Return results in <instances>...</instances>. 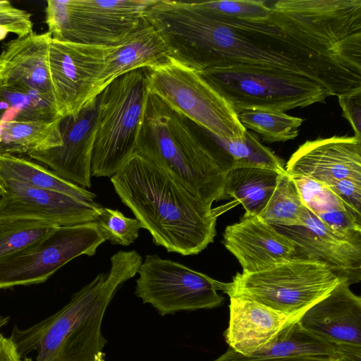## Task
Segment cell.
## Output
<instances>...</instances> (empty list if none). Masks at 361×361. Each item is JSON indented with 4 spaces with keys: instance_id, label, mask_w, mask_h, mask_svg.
<instances>
[{
    "instance_id": "obj_1",
    "label": "cell",
    "mask_w": 361,
    "mask_h": 361,
    "mask_svg": "<svg viewBox=\"0 0 361 361\" xmlns=\"http://www.w3.org/2000/svg\"><path fill=\"white\" fill-rule=\"evenodd\" d=\"M154 25L170 57L197 72L293 73L317 80L337 97L361 88V0H273L269 16L255 20L168 1Z\"/></svg>"
},
{
    "instance_id": "obj_2",
    "label": "cell",
    "mask_w": 361,
    "mask_h": 361,
    "mask_svg": "<svg viewBox=\"0 0 361 361\" xmlns=\"http://www.w3.org/2000/svg\"><path fill=\"white\" fill-rule=\"evenodd\" d=\"M110 179L121 202L157 245L187 256L213 243L216 212L139 153Z\"/></svg>"
},
{
    "instance_id": "obj_3",
    "label": "cell",
    "mask_w": 361,
    "mask_h": 361,
    "mask_svg": "<svg viewBox=\"0 0 361 361\" xmlns=\"http://www.w3.org/2000/svg\"><path fill=\"white\" fill-rule=\"evenodd\" d=\"M142 262L135 250L113 255L106 273H100L75 293L54 314L10 337L23 359L37 352L36 361H106L107 341L102 333L106 310L118 288L137 274Z\"/></svg>"
},
{
    "instance_id": "obj_4",
    "label": "cell",
    "mask_w": 361,
    "mask_h": 361,
    "mask_svg": "<svg viewBox=\"0 0 361 361\" xmlns=\"http://www.w3.org/2000/svg\"><path fill=\"white\" fill-rule=\"evenodd\" d=\"M136 152L162 169L206 205L228 199L226 173L207 150L200 126L149 93Z\"/></svg>"
},
{
    "instance_id": "obj_5",
    "label": "cell",
    "mask_w": 361,
    "mask_h": 361,
    "mask_svg": "<svg viewBox=\"0 0 361 361\" xmlns=\"http://www.w3.org/2000/svg\"><path fill=\"white\" fill-rule=\"evenodd\" d=\"M149 93L147 69L140 68L116 78L98 95L92 176L111 178L136 152Z\"/></svg>"
},
{
    "instance_id": "obj_6",
    "label": "cell",
    "mask_w": 361,
    "mask_h": 361,
    "mask_svg": "<svg viewBox=\"0 0 361 361\" xmlns=\"http://www.w3.org/2000/svg\"><path fill=\"white\" fill-rule=\"evenodd\" d=\"M341 281L323 263L293 257L263 271L237 273L231 282H221L219 290L300 319Z\"/></svg>"
},
{
    "instance_id": "obj_7",
    "label": "cell",
    "mask_w": 361,
    "mask_h": 361,
    "mask_svg": "<svg viewBox=\"0 0 361 361\" xmlns=\"http://www.w3.org/2000/svg\"><path fill=\"white\" fill-rule=\"evenodd\" d=\"M197 73L237 114L246 110L283 112L334 96L317 80L293 73L220 68Z\"/></svg>"
},
{
    "instance_id": "obj_8",
    "label": "cell",
    "mask_w": 361,
    "mask_h": 361,
    "mask_svg": "<svg viewBox=\"0 0 361 361\" xmlns=\"http://www.w3.org/2000/svg\"><path fill=\"white\" fill-rule=\"evenodd\" d=\"M155 0H48L45 23L53 39L110 47L147 22Z\"/></svg>"
},
{
    "instance_id": "obj_9",
    "label": "cell",
    "mask_w": 361,
    "mask_h": 361,
    "mask_svg": "<svg viewBox=\"0 0 361 361\" xmlns=\"http://www.w3.org/2000/svg\"><path fill=\"white\" fill-rule=\"evenodd\" d=\"M147 69L150 92L173 109L217 137H245L238 114L197 71L171 58Z\"/></svg>"
},
{
    "instance_id": "obj_10",
    "label": "cell",
    "mask_w": 361,
    "mask_h": 361,
    "mask_svg": "<svg viewBox=\"0 0 361 361\" xmlns=\"http://www.w3.org/2000/svg\"><path fill=\"white\" fill-rule=\"evenodd\" d=\"M105 241L94 221L57 226L25 249L0 258V289L44 282L74 258L93 256Z\"/></svg>"
},
{
    "instance_id": "obj_11",
    "label": "cell",
    "mask_w": 361,
    "mask_h": 361,
    "mask_svg": "<svg viewBox=\"0 0 361 361\" xmlns=\"http://www.w3.org/2000/svg\"><path fill=\"white\" fill-rule=\"evenodd\" d=\"M137 274L135 295L161 316L212 309L224 299L217 292L221 281L157 255H147Z\"/></svg>"
},
{
    "instance_id": "obj_12",
    "label": "cell",
    "mask_w": 361,
    "mask_h": 361,
    "mask_svg": "<svg viewBox=\"0 0 361 361\" xmlns=\"http://www.w3.org/2000/svg\"><path fill=\"white\" fill-rule=\"evenodd\" d=\"M106 48L51 39L50 75L56 107L62 118L76 115L97 97Z\"/></svg>"
},
{
    "instance_id": "obj_13",
    "label": "cell",
    "mask_w": 361,
    "mask_h": 361,
    "mask_svg": "<svg viewBox=\"0 0 361 361\" xmlns=\"http://www.w3.org/2000/svg\"><path fill=\"white\" fill-rule=\"evenodd\" d=\"M102 206L0 177V221L30 219L56 226L94 221Z\"/></svg>"
},
{
    "instance_id": "obj_14",
    "label": "cell",
    "mask_w": 361,
    "mask_h": 361,
    "mask_svg": "<svg viewBox=\"0 0 361 361\" xmlns=\"http://www.w3.org/2000/svg\"><path fill=\"white\" fill-rule=\"evenodd\" d=\"M274 227L294 243L293 257L323 263L350 286L361 281V234L336 235L307 209L302 226Z\"/></svg>"
},
{
    "instance_id": "obj_15",
    "label": "cell",
    "mask_w": 361,
    "mask_h": 361,
    "mask_svg": "<svg viewBox=\"0 0 361 361\" xmlns=\"http://www.w3.org/2000/svg\"><path fill=\"white\" fill-rule=\"evenodd\" d=\"M98 108L97 96L76 115L62 118L60 123L61 146L27 155L51 168L63 179L90 188L92 154Z\"/></svg>"
},
{
    "instance_id": "obj_16",
    "label": "cell",
    "mask_w": 361,
    "mask_h": 361,
    "mask_svg": "<svg viewBox=\"0 0 361 361\" xmlns=\"http://www.w3.org/2000/svg\"><path fill=\"white\" fill-rule=\"evenodd\" d=\"M285 170L326 186L343 178L361 180V139L333 136L307 140L291 155Z\"/></svg>"
},
{
    "instance_id": "obj_17",
    "label": "cell",
    "mask_w": 361,
    "mask_h": 361,
    "mask_svg": "<svg viewBox=\"0 0 361 361\" xmlns=\"http://www.w3.org/2000/svg\"><path fill=\"white\" fill-rule=\"evenodd\" d=\"M51 39L49 32H33L5 44L0 54V85L33 92L56 106L49 62Z\"/></svg>"
},
{
    "instance_id": "obj_18",
    "label": "cell",
    "mask_w": 361,
    "mask_h": 361,
    "mask_svg": "<svg viewBox=\"0 0 361 361\" xmlns=\"http://www.w3.org/2000/svg\"><path fill=\"white\" fill-rule=\"evenodd\" d=\"M222 243L243 268L254 273L283 262L295 255L293 241L259 216L245 214L226 226Z\"/></svg>"
},
{
    "instance_id": "obj_19",
    "label": "cell",
    "mask_w": 361,
    "mask_h": 361,
    "mask_svg": "<svg viewBox=\"0 0 361 361\" xmlns=\"http://www.w3.org/2000/svg\"><path fill=\"white\" fill-rule=\"evenodd\" d=\"M301 326L331 342L361 346V298L344 280L299 319Z\"/></svg>"
},
{
    "instance_id": "obj_20",
    "label": "cell",
    "mask_w": 361,
    "mask_h": 361,
    "mask_svg": "<svg viewBox=\"0 0 361 361\" xmlns=\"http://www.w3.org/2000/svg\"><path fill=\"white\" fill-rule=\"evenodd\" d=\"M229 298V322L224 338L229 348L244 356L259 351L285 326L299 320L246 298Z\"/></svg>"
},
{
    "instance_id": "obj_21",
    "label": "cell",
    "mask_w": 361,
    "mask_h": 361,
    "mask_svg": "<svg viewBox=\"0 0 361 361\" xmlns=\"http://www.w3.org/2000/svg\"><path fill=\"white\" fill-rule=\"evenodd\" d=\"M320 355L341 361H361V346L325 340L303 328L298 320L285 326L269 344L250 355H242L228 348L213 361H276Z\"/></svg>"
},
{
    "instance_id": "obj_22",
    "label": "cell",
    "mask_w": 361,
    "mask_h": 361,
    "mask_svg": "<svg viewBox=\"0 0 361 361\" xmlns=\"http://www.w3.org/2000/svg\"><path fill=\"white\" fill-rule=\"evenodd\" d=\"M169 59L168 48L161 34L147 21L121 42L107 47L96 96L119 76L140 68L161 64Z\"/></svg>"
},
{
    "instance_id": "obj_23",
    "label": "cell",
    "mask_w": 361,
    "mask_h": 361,
    "mask_svg": "<svg viewBox=\"0 0 361 361\" xmlns=\"http://www.w3.org/2000/svg\"><path fill=\"white\" fill-rule=\"evenodd\" d=\"M278 171L255 166L231 169L226 173L224 192L245 209V214L259 216L272 195L279 174Z\"/></svg>"
},
{
    "instance_id": "obj_24",
    "label": "cell",
    "mask_w": 361,
    "mask_h": 361,
    "mask_svg": "<svg viewBox=\"0 0 361 361\" xmlns=\"http://www.w3.org/2000/svg\"><path fill=\"white\" fill-rule=\"evenodd\" d=\"M0 177L64 194L82 202H94L97 197L94 192L63 179L52 171L14 154H0Z\"/></svg>"
},
{
    "instance_id": "obj_25",
    "label": "cell",
    "mask_w": 361,
    "mask_h": 361,
    "mask_svg": "<svg viewBox=\"0 0 361 361\" xmlns=\"http://www.w3.org/2000/svg\"><path fill=\"white\" fill-rule=\"evenodd\" d=\"M61 119L52 123L0 121V154H29L61 146Z\"/></svg>"
},
{
    "instance_id": "obj_26",
    "label": "cell",
    "mask_w": 361,
    "mask_h": 361,
    "mask_svg": "<svg viewBox=\"0 0 361 361\" xmlns=\"http://www.w3.org/2000/svg\"><path fill=\"white\" fill-rule=\"evenodd\" d=\"M61 118L56 106L41 96L0 85V121L52 123Z\"/></svg>"
},
{
    "instance_id": "obj_27",
    "label": "cell",
    "mask_w": 361,
    "mask_h": 361,
    "mask_svg": "<svg viewBox=\"0 0 361 361\" xmlns=\"http://www.w3.org/2000/svg\"><path fill=\"white\" fill-rule=\"evenodd\" d=\"M306 209L292 177L285 171L279 174L274 190L259 216L274 226H299L304 224Z\"/></svg>"
},
{
    "instance_id": "obj_28",
    "label": "cell",
    "mask_w": 361,
    "mask_h": 361,
    "mask_svg": "<svg viewBox=\"0 0 361 361\" xmlns=\"http://www.w3.org/2000/svg\"><path fill=\"white\" fill-rule=\"evenodd\" d=\"M208 132L223 152L230 165V169L255 166L271 169L279 172L286 171L283 161L263 145L254 133L247 130L244 138L227 139Z\"/></svg>"
},
{
    "instance_id": "obj_29",
    "label": "cell",
    "mask_w": 361,
    "mask_h": 361,
    "mask_svg": "<svg viewBox=\"0 0 361 361\" xmlns=\"http://www.w3.org/2000/svg\"><path fill=\"white\" fill-rule=\"evenodd\" d=\"M240 123L261 135L268 142H284L298 135L303 120L283 112L267 110H246L238 114Z\"/></svg>"
},
{
    "instance_id": "obj_30",
    "label": "cell",
    "mask_w": 361,
    "mask_h": 361,
    "mask_svg": "<svg viewBox=\"0 0 361 361\" xmlns=\"http://www.w3.org/2000/svg\"><path fill=\"white\" fill-rule=\"evenodd\" d=\"M56 227L37 220L0 221V258L25 249L49 235Z\"/></svg>"
},
{
    "instance_id": "obj_31",
    "label": "cell",
    "mask_w": 361,
    "mask_h": 361,
    "mask_svg": "<svg viewBox=\"0 0 361 361\" xmlns=\"http://www.w3.org/2000/svg\"><path fill=\"white\" fill-rule=\"evenodd\" d=\"M273 0H231L188 2L192 8L209 14L233 19L255 20L268 17Z\"/></svg>"
},
{
    "instance_id": "obj_32",
    "label": "cell",
    "mask_w": 361,
    "mask_h": 361,
    "mask_svg": "<svg viewBox=\"0 0 361 361\" xmlns=\"http://www.w3.org/2000/svg\"><path fill=\"white\" fill-rule=\"evenodd\" d=\"M94 222L105 240L123 246L134 243L143 228L135 218H128L118 209L104 207Z\"/></svg>"
},
{
    "instance_id": "obj_33",
    "label": "cell",
    "mask_w": 361,
    "mask_h": 361,
    "mask_svg": "<svg viewBox=\"0 0 361 361\" xmlns=\"http://www.w3.org/2000/svg\"><path fill=\"white\" fill-rule=\"evenodd\" d=\"M290 176L305 206L315 216L334 208H348L326 185L302 176Z\"/></svg>"
},
{
    "instance_id": "obj_34",
    "label": "cell",
    "mask_w": 361,
    "mask_h": 361,
    "mask_svg": "<svg viewBox=\"0 0 361 361\" xmlns=\"http://www.w3.org/2000/svg\"><path fill=\"white\" fill-rule=\"evenodd\" d=\"M32 14L18 8L8 1H0V41L8 33L23 37L33 32Z\"/></svg>"
},
{
    "instance_id": "obj_35",
    "label": "cell",
    "mask_w": 361,
    "mask_h": 361,
    "mask_svg": "<svg viewBox=\"0 0 361 361\" xmlns=\"http://www.w3.org/2000/svg\"><path fill=\"white\" fill-rule=\"evenodd\" d=\"M327 187L351 212L361 216V180L343 178Z\"/></svg>"
},
{
    "instance_id": "obj_36",
    "label": "cell",
    "mask_w": 361,
    "mask_h": 361,
    "mask_svg": "<svg viewBox=\"0 0 361 361\" xmlns=\"http://www.w3.org/2000/svg\"><path fill=\"white\" fill-rule=\"evenodd\" d=\"M343 116L348 121L355 136L361 139V88L338 96Z\"/></svg>"
},
{
    "instance_id": "obj_37",
    "label": "cell",
    "mask_w": 361,
    "mask_h": 361,
    "mask_svg": "<svg viewBox=\"0 0 361 361\" xmlns=\"http://www.w3.org/2000/svg\"><path fill=\"white\" fill-rule=\"evenodd\" d=\"M0 361H31V360L27 358L23 360L11 338L0 334Z\"/></svg>"
},
{
    "instance_id": "obj_38",
    "label": "cell",
    "mask_w": 361,
    "mask_h": 361,
    "mask_svg": "<svg viewBox=\"0 0 361 361\" xmlns=\"http://www.w3.org/2000/svg\"><path fill=\"white\" fill-rule=\"evenodd\" d=\"M276 361H341L336 358L329 357V356H305V357H294L286 360H281Z\"/></svg>"
}]
</instances>
